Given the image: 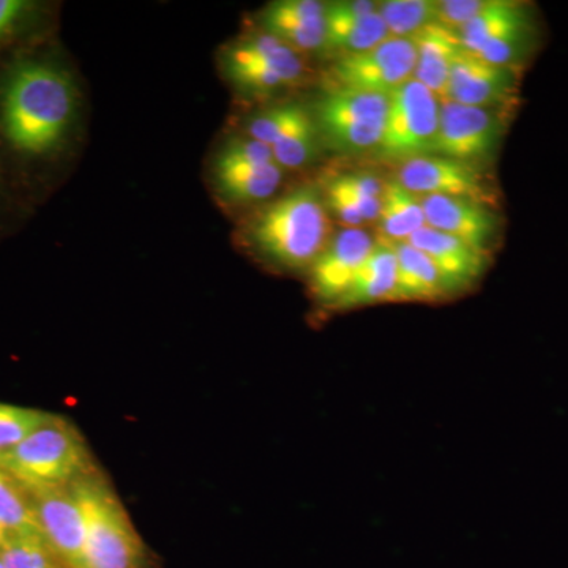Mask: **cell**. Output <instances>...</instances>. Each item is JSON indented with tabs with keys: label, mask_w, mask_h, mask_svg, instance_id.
Returning <instances> with one entry per match:
<instances>
[{
	"label": "cell",
	"mask_w": 568,
	"mask_h": 568,
	"mask_svg": "<svg viewBox=\"0 0 568 568\" xmlns=\"http://www.w3.org/2000/svg\"><path fill=\"white\" fill-rule=\"evenodd\" d=\"M73 74L51 52L17 50L0 62V152L24 173L54 162L77 119Z\"/></svg>",
	"instance_id": "obj_1"
},
{
	"label": "cell",
	"mask_w": 568,
	"mask_h": 568,
	"mask_svg": "<svg viewBox=\"0 0 568 568\" xmlns=\"http://www.w3.org/2000/svg\"><path fill=\"white\" fill-rule=\"evenodd\" d=\"M246 237L268 263L290 271L310 268L331 237L323 192L316 186H301L284 194L257 212Z\"/></svg>",
	"instance_id": "obj_2"
},
{
	"label": "cell",
	"mask_w": 568,
	"mask_h": 568,
	"mask_svg": "<svg viewBox=\"0 0 568 568\" xmlns=\"http://www.w3.org/2000/svg\"><path fill=\"white\" fill-rule=\"evenodd\" d=\"M0 466L28 491L69 487L93 474L84 437L77 426L52 414L2 455Z\"/></svg>",
	"instance_id": "obj_3"
},
{
	"label": "cell",
	"mask_w": 568,
	"mask_h": 568,
	"mask_svg": "<svg viewBox=\"0 0 568 568\" xmlns=\"http://www.w3.org/2000/svg\"><path fill=\"white\" fill-rule=\"evenodd\" d=\"M455 31L466 52L518 71L532 61L544 40L536 6L518 0H488L476 18Z\"/></svg>",
	"instance_id": "obj_4"
},
{
	"label": "cell",
	"mask_w": 568,
	"mask_h": 568,
	"mask_svg": "<svg viewBox=\"0 0 568 568\" xmlns=\"http://www.w3.org/2000/svg\"><path fill=\"white\" fill-rule=\"evenodd\" d=\"M88 521L84 568H148V552L132 519L95 474L74 484Z\"/></svg>",
	"instance_id": "obj_5"
},
{
	"label": "cell",
	"mask_w": 568,
	"mask_h": 568,
	"mask_svg": "<svg viewBox=\"0 0 568 568\" xmlns=\"http://www.w3.org/2000/svg\"><path fill=\"white\" fill-rule=\"evenodd\" d=\"M440 100L410 78L388 93L383 134L373 155L384 163L403 164L432 155L439 129Z\"/></svg>",
	"instance_id": "obj_6"
},
{
	"label": "cell",
	"mask_w": 568,
	"mask_h": 568,
	"mask_svg": "<svg viewBox=\"0 0 568 568\" xmlns=\"http://www.w3.org/2000/svg\"><path fill=\"white\" fill-rule=\"evenodd\" d=\"M388 95L327 88L316 104L321 140L338 152L375 151L386 123Z\"/></svg>",
	"instance_id": "obj_7"
},
{
	"label": "cell",
	"mask_w": 568,
	"mask_h": 568,
	"mask_svg": "<svg viewBox=\"0 0 568 568\" xmlns=\"http://www.w3.org/2000/svg\"><path fill=\"white\" fill-rule=\"evenodd\" d=\"M222 62L227 80L250 93L293 88L306 71L301 52L265 32L230 44Z\"/></svg>",
	"instance_id": "obj_8"
},
{
	"label": "cell",
	"mask_w": 568,
	"mask_h": 568,
	"mask_svg": "<svg viewBox=\"0 0 568 568\" xmlns=\"http://www.w3.org/2000/svg\"><path fill=\"white\" fill-rule=\"evenodd\" d=\"M213 175L224 200L250 204L274 196L284 170L275 162L271 148L246 136L223 145L216 153Z\"/></svg>",
	"instance_id": "obj_9"
},
{
	"label": "cell",
	"mask_w": 568,
	"mask_h": 568,
	"mask_svg": "<svg viewBox=\"0 0 568 568\" xmlns=\"http://www.w3.org/2000/svg\"><path fill=\"white\" fill-rule=\"evenodd\" d=\"M416 62L413 37H388L369 50L336 59L328 70V88L388 95L414 77Z\"/></svg>",
	"instance_id": "obj_10"
},
{
	"label": "cell",
	"mask_w": 568,
	"mask_h": 568,
	"mask_svg": "<svg viewBox=\"0 0 568 568\" xmlns=\"http://www.w3.org/2000/svg\"><path fill=\"white\" fill-rule=\"evenodd\" d=\"M503 111L440 100L433 155L476 166L491 162L506 133L507 118Z\"/></svg>",
	"instance_id": "obj_11"
},
{
	"label": "cell",
	"mask_w": 568,
	"mask_h": 568,
	"mask_svg": "<svg viewBox=\"0 0 568 568\" xmlns=\"http://www.w3.org/2000/svg\"><path fill=\"white\" fill-rule=\"evenodd\" d=\"M246 136L271 148L283 170H298L316 159L321 134L315 115L301 103L275 104L253 115Z\"/></svg>",
	"instance_id": "obj_12"
},
{
	"label": "cell",
	"mask_w": 568,
	"mask_h": 568,
	"mask_svg": "<svg viewBox=\"0 0 568 568\" xmlns=\"http://www.w3.org/2000/svg\"><path fill=\"white\" fill-rule=\"evenodd\" d=\"M396 181L417 196H448L495 207L497 194L480 166L440 155H425L399 164Z\"/></svg>",
	"instance_id": "obj_13"
},
{
	"label": "cell",
	"mask_w": 568,
	"mask_h": 568,
	"mask_svg": "<svg viewBox=\"0 0 568 568\" xmlns=\"http://www.w3.org/2000/svg\"><path fill=\"white\" fill-rule=\"evenodd\" d=\"M41 536L65 568H84L88 521L74 484L29 491Z\"/></svg>",
	"instance_id": "obj_14"
},
{
	"label": "cell",
	"mask_w": 568,
	"mask_h": 568,
	"mask_svg": "<svg viewBox=\"0 0 568 568\" xmlns=\"http://www.w3.org/2000/svg\"><path fill=\"white\" fill-rule=\"evenodd\" d=\"M375 244L362 227L338 231L308 268L310 290L316 302L327 310L334 308L353 286Z\"/></svg>",
	"instance_id": "obj_15"
},
{
	"label": "cell",
	"mask_w": 568,
	"mask_h": 568,
	"mask_svg": "<svg viewBox=\"0 0 568 568\" xmlns=\"http://www.w3.org/2000/svg\"><path fill=\"white\" fill-rule=\"evenodd\" d=\"M521 71L495 65L463 51L454 62L443 100L466 106L510 111L517 104Z\"/></svg>",
	"instance_id": "obj_16"
},
{
	"label": "cell",
	"mask_w": 568,
	"mask_h": 568,
	"mask_svg": "<svg viewBox=\"0 0 568 568\" xmlns=\"http://www.w3.org/2000/svg\"><path fill=\"white\" fill-rule=\"evenodd\" d=\"M424 207L426 226L454 235L478 252L489 254L499 237L503 220L495 207L448 196H418Z\"/></svg>",
	"instance_id": "obj_17"
},
{
	"label": "cell",
	"mask_w": 568,
	"mask_h": 568,
	"mask_svg": "<svg viewBox=\"0 0 568 568\" xmlns=\"http://www.w3.org/2000/svg\"><path fill=\"white\" fill-rule=\"evenodd\" d=\"M324 6V50L338 58L369 50L390 37L377 2L339 0Z\"/></svg>",
	"instance_id": "obj_18"
},
{
	"label": "cell",
	"mask_w": 568,
	"mask_h": 568,
	"mask_svg": "<svg viewBox=\"0 0 568 568\" xmlns=\"http://www.w3.org/2000/svg\"><path fill=\"white\" fill-rule=\"evenodd\" d=\"M406 242L433 261L455 295L477 284L487 272L489 254L478 252L454 235L440 233L435 227H422Z\"/></svg>",
	"instance_id": "obj_19"
},
{
	"label": "cell",
	"mask_w": 568,
	"mask_h": 568,
	"mask_svg": "<svg viewBox=\"0 0 568 568\" xmlns=\"http://www.w3.org/2000/svg\"><path fill=\"white\" fill-rule=\"evenodd\" d=\"M323 2L316 0H278L261 14L263 32L275 37L297 52L324 50Z\"/></svg>",
	"instance_id": "obj_20"
},
{
	"label": "cell",
	"mask_w": 568,
	"mask_h": 568,
	"mask_svg": "<svg viewBox=\"0 0 568 568\" xmlns=\"http://www.w3.org/2000/svg\"><path fill=\"white\" fill-rule=\"evenodd\" d=\"M388 241V239H387ZM396 256V284L392 302H443L454 290L433 261L407 242H392Z\"/></svg>",
	"instance_id": "obj_21"
},
{
	"label": "cell",
	"mask_w": 568,
	"mask_h": 568,
	"mask_svg": "<svg viewBox=\"0 0 568 568\" xmlns=\"http://www.w3.org/2000/svg\"><path fill=\"white\" fill-rule=\"evenodd\" d=\"M413 40L417 48L416 70L413 78L435 93L437 99L443 100L446 97L452 65L465 51L458 33L443 22H433L416 33Z\"/></svg>",
	"instance_id": "obj_22"
},
{
	"label": "cell",
	"mask_w": 568,
	"mask_h": 568,
	"mask_svg": "<svg viewBox=\"0 0 568 568\" xmlns=\"http://www.w3.org/2000/svg\"><path fill=\"white\" fill-rule=\"evenodd\" d=\"M396 284V256L394 246L386 237L376 241L372 254L366 257L361 272L355 276L353 286L332 312H349L362 306L392 302Z\"/></svg>",
	"instance_id": "obj_23"
},
{
	"label": "cell",
	"mask_w": 568,
	"mask_h": 568,
	"mask_svg": "<svg viewBox=\"0 0 568 568\" xmlns=\"http://www.w3.org/2000/svg\"><path fill=\"white\" fill-rule=\"evenodd\" d=\"M383 237L392 242H406L426 226L424 207L417 194L406 190L395 178L384 182L379 219Z\"/></svg>",
	"instance_id": "obj_24"
},
{
	"label": "cell",
	"mask_w": 568,
	"mask_h": 568,
	"mask_svg": "<svg viewBox=\"0 0 568 568\" xmlns=\"http://www.w3.org/2000/svg\"><path fill=\"white\" fill-rule=\"evenodd\" d=\"M0 528L7 537L41 536L31 495L0 466Z\"/></svg>",
	"instance_id": "obj_25"
},
{
	"label": "cell",
	"mask_w": 568,
	"mask_h": 568,
	"mask_svg": "<svg viewBox=\"0 0 568 568\" xmlns=\"http://www.w3.org/2000/svg\"><path fill=\"white\" fill-rule=\"evenodd\" d=\"M323 189L331 190L353 205L365 223L377 222L381 212V196L384 182L366 173L335 175L324 182Z\"/></svg>",
	"instance_id": "obj_26"
},
{
	"label": "cell",
	"mask_w": 568,
	"mask_h": 568,
	"mask_svg": "<svg viewBox=\"0 0 568 568\" xmlns=\"http://www.w3.org/2000/svg\"><path fill=\"white\" fill-rule=\"evenodd\" d=\"M381 17L390 37L410 39L426 26L439 22V7L429 0H388L381 2Z\"/></svg>",
	"instance_id": "obj_27"
},
{
	"label": "cell",
	"mask_w": 568,
	"mask_h": 568,
	"mask_svg": "<svg viewBox=\"0 0 568 568\" xmlns=\"http://www.w3.org/2000/svg\"><path fill=\"white\" fill-rule=\"evenodd\" d=\"M43 18V7L31 0H0V55L28 39Z\"/></svg>",
	"instance_id": "obj_28"
},
{
	"label": "cell",
	"mask_w": 568,
	"mask_h": 568,
	"mask_svg": "<svg viewBox=\"0 0 568 568\" xmlns=\"http://www.w3.org/2000/svg\"><path fill=\"white\" fill-rule=\"evenodd\" d=\"M0 559L6 568H65L43 536L9 538Z\"/></svg>",
	"instance_id": "obj_29"
},
{
	"label": "cell",
	"mask_w": 568,
	"mask_h": 568,
	"mask_svg": "<svg viewBox=\"0 0 568 568\" xmlns=\"http://www.w3.org/2000/svg\"><path fill=\"white\" fill-rule=\"evenodd\" d=\"M48 417L50 414L43 410L0 403V457L17 447Z\"/></svg>",
	"instance_id": "obj_30"
},
{
	"label": "cell",
	"mask_w": 568,
	"mask_h": 568,
	"mask_svg": "<svg viewBox=\"0 0 568 568\" xmlns=\"http://www.w3.org/2000/svg\"><path fill=\"white\" fill-rule=\"evenodd\" d=\"M488 0H444L439 7V22L448 28L458 29L476 18L487 7Z\"/></svg>",
	"instance_id": "obj_31"
},
{
	"label": "cell",
	"mask_w": 568,
	"mask_h": 568,
	"mask_svg": "<svg viewBox=\"0 0 568 568\" xmlns=\"http://www.w3.org/2000/svg\"><path fill=\"white\" fill-rule=\"evenodd\" d=\"M7 194H6V181H3L2 168H0V207L6 203Z\"/></svg>",
	"instance_id": "obj_32"
},
{
	"label": "cell",
	"mask_w": 568,
	"mask_h": 568,
	"mask_svg": "<svg viewBox=\"0 0 568 568\" xmlns=\"http://www.w3.org/2000/svg\"><path fill=\"white\" fill-rule=\"evenodd\" d=\"M7 540H9V537H7V534L0 528V552H2L3 547H6Z\"/></svg>",
	"instance_id": "obj_33"
},
{
	"label": "cell",
	"mask_w": 568,
	"mask_h": 568,
	"mask_svg": "<svg viewBox=\"0 0 568 568\" xmlns=\"http://www.w3.org/2000/svg\"><path fill=\"white\" fill-rule=\"evenodd\" d=\"M0 568H6V566H3L2 559H0Z\"/></svg>",
	"instance_id": "obj_34"
}]
</instances>
